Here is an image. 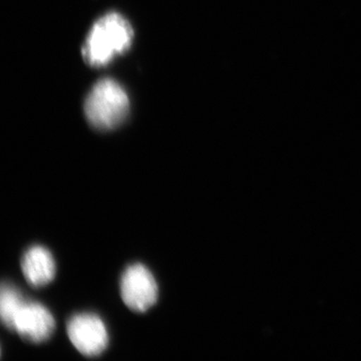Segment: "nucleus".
Masks as SVG:
<instances>
[{
	"instance_id": "nucleus-1",
	"label": "nucleus",
	"mask_w": 361,
	"mask_h": 361,
	"mask_svg": "<svg viewBox=\"0 0 361 361\" xmlns=\"http://www.w3.org/2000/svg\"><path fill=\"white\" fill-rule=\"evenodd\" d=\"M134 32L121 14H106L90 30L82 54L90 66H104L132 44Z\"/></svg>"
},
{
	"instance_id": "nucleus-2",
	"label": "nucleus",
	"mask_w": 361,
	"mask_h": 361,
	"mask_svg": "<svg viewBox=\"0 0 361 361\" xmlns=\"http://www.w3.org/2000/svg\"><path fill=\"white\" fill-rule=\"evenodd\" d=\"M129 97L118 82L110 78L99 80L85 99V113L90 125L111 130L125 120L129 111Z\"/></svg>"
},
{
	"instance_id": "nucleus-3",
	"label": "nucleus",
	"mask_w": 361,
	"mask_h": 361,
	"mask_svg": "<svg viewBox=\"0 0 361 361\" xmlns=\"http://www.w3.org/2000/svg\"><path fill=\"white\" fill-rule=\"evenodd\" d=\"M123 303L135 312H146L158 300V285L151 271L142 264L130 265L121 279Z\"/></svg>"
},
{
	"instance_id": "nucleus-4",
	"label": "nucleus",
	"mask_w": 361,
	"mask_h": 361,
	"mask_svg": "<svg viewBox=\"0 0 361 361\" xmlns=\"http://www.w3.org/2000/svg\"><path fill=\"white\" fill-rule=\"evenodd\" d=\"M68 336L78 353L89 357L102 355L109 344L106 325L99 316L82 313L71 318Z\"/></svg>"
},
{
	"instance_id": "nucleus-5",
	"label": "nucleus",
	"mask_w": 361,
	"mask_h": 361,
	"mask_svg": "<svg viewBox=\"0 0 361 361\" xmlns=\"http://www.w3.org/2000/svg\"><path fill=\"white\" fill-rule=\"evenodd\" d=\"M56 323L51 311L42 304L25 300L14 315L11 330L33 343H42L54 334Z\"/></svg>"
},
{
	"instance_id": "nucleus-6",
	"label": "nucleus",
	"mask_w": 361,
	"mask_h": 361,
	"mask_svg": "<svg viewBox=\"0 0 361 361\" xmlns=\"http://www.w3.org/2000/svg\"><path fill=\"white\" fill-rule=\"evenodd\" d=\"M21 269L26 281L33 287L51 283L56 276V262L51 252L42 246H32L23 255Z\"/></svg>"
},
{
	"instance_id": "nucleus-7",
	"label": "nucleus",
	"mask_w": 361,
	"mask_h": 361,
	"mask_svg": "<svg viewBox=\"0 0 361 361\" xmlns=\"http://www.w3.org/2000/svg\"><path fill=\"white\" fill-rule=\"evenodd\" d=\"M23 301L25 298L16 287L8 283L2 284L0 293V316L2 323L7 329L11 330L14 315L18 312Z\"/></svg>"
}]
</instances>
